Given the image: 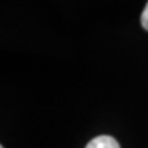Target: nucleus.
<instances>
[{"mask_svg": "<svg viewBox=\"0 0 148 148\" xmlns=\"http://www.w3.org/2000/svg\"><path fill=\"white\" fill-rule=\"evenodd\" d=\"M85 148H121V147H119L118 141L114 137L103 134V136H97L93 140H90Z\"/></svg>", "mask_w": 148, "mask_h": 148, "instance_id": "obj_1", "label": "nucleus"}, {"mask_svg": "<svg viewBox=\"0 0 148 148\" xmlns=\"http://www.w3.org/2000/svg\"><path fill=\"white\" fill-rule=\"evenodd\" d=\"M140 21H141V25H143V27L148 32V3L145 4L143 12H141V18H140Z\"/></svg>", "mask_w": 148, "mask_h": 148, "instance_id": "obj_2", "label": "nucleus"}, {"mask_svg": "<svg viewBox=\"0 0 148 148\" xmlns=\"http://www.w3.org/2000/svg\"><path fill=\"white\" fill-rule=\"evenodd\" d=\"M0 148H4V147H0Z\"/></svg>", "mask_w": 148, "mask_h": 148, "instance_id": "obj_3", "label": "nucleus"}]
</instances>
